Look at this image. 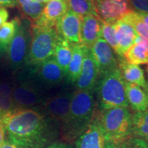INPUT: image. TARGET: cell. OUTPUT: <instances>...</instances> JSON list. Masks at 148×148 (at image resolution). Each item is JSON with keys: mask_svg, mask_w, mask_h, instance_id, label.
Returning <instances> with one entry per match:
<instances>
[{"mask_svg": "<svg viewBox=\"0 0 148 148\" xmlns=\"http://www.w3.org/2000/svg\"><path fill=\"white\" fill-rule=\"evenodd\" d=\"M96 107L93 91H73L69 115L60 127V137L64 142L71 144L85 132L95 118Z\"/></svg>", "mask_w": 148, "mask_h": 148, "instance_id": "2", "label": "cell"}, {"mask_svg": "<svg viewBox=\"0 0 148 148\" xmlns=\"http://www.w3.org/2000/svg\"><path fill=\"white\" fill-rule=\"evenodd\" d=\"M71 44L58 36L56 44L53 58L63 70L66 76L69 64L72 58Z\"/></svg>", "mask_w": 148, "mask_h": 148, "instance_id": "21", "label": "cell"}, {"mask_svg": "<svg viewBox=\"0 0 148 148\" xmlns=\"http://www.w3.org/2000/svg\"><path fill=\"white\" fill-rule=\"evenodd\" d=\"M5 130L3 127V123L1 122V120L0 119V147L2 145L5 140Z\"/></svg>", "mask_w": 148, "mask_h": 148, "instance_id": "36", "label": "cell"}, {"mask_svg": "<svg viewBox=\"0 0 148 148\" xmlns=\"http://www.w3.org/2000/svg\"><path fill=\"white\" fill-rule=\"evenodd\" d=\"M123 56L128 63L135 65L148 64V50L140 43H134L131 46Z\"/></svg>", "mask_w": 148, "mask_h": 148, "instance_id": "25", "label": "cell"}, {"mask_svg": "<svg viewBox=\"0 0 148 148\" xmlns=\"http://www.w3.org/2000/svg\"><path fill=\"white\" fill-rule=\"evenodd\" d=\"M73 94V91L67 90L47 98L37 109L58 123L61 127L69 115Z\"/></svg>", "mask_w": 148, "mask_h": 148, "instance_id": "9", "label": "cell"}, {"mask_svg": "<svg viewBox=\"0 0 148 148\" xmlns=\"http://www.w3.org/2000/svg\"><path fill=\"white\" fill-rule=\"evenodd\" d=\"M127 100L129 106L135 112L148 110L147 97L144 89L136 84L125 82Z\"/></svg>", "mask_w": 148, "mask_h": 148, "instance_id": "18", "label": "cell"}, {"mask_svg": "<svg viewBox=\"0 0 148 148\" xmlns=\"http://www.w3.org/2000/svg\"><path fill=\"white\" fill-rule=\"evenodd\" d=\"M114 28L118 45L116 54L123 57L127 49L134 45L138 35L131 25L121 19L114 23Z\"/></svg>", "mask_w": 148, "mask_h": 148, "instance_id": "17", "label": "cell"}, {"mask_svg": "<svg viewBox=\"0 0 148 148\" xmlns=\"http://www.w3.org/2000/svg\"><path fill=\"white\" fill-rule=\"evenodd\" d=\"M29 68L30 76L28 77L40 88H51L60 84L66 78L63 70L57 64L53 56Z\"/></svg>", "mask_w": 148, "mask_h": 148, "instance_id": "8", "label": "cell"}, {"mask_svg": "<svg viewBox=\"0 0 148 148\" xmlns=\"http://www.w3.org/2000/svg\"><path fill=\"white\" fill-rule=\"evenodd\" d=\"M138 15H139V16L140 18H141V19L143 20V21L145 22V23H146V25H147L148 26V14H143V13H138Z\"/></svg>", "mask_w": 148, "mask_h": 148, "instance_id": "37", "label": "cell"}, {"mask_svg": "<svg viewBox=\"0 0 148 148\" xmlns=\"http://www.w3.org/2000/svg\"><path fill=\"white\" fill-rule=\"evenodd\" d=\"M90 49L97 64L99 77L119 66L114 51L102 37L98 38Z\"/></svg>", "mask_w": 148, "mask_h": 148, "instance_id": "10", "label": "cell"}, {"mask_svg": "<svg viewBox=\"0 0 148 148\" xmlns=\"http://www.w3.org/2000/svg\"><path fill=\"white\" fill-rule=\"evenodd\" d=\"M95 90L97 95L98 110L129 107L125 82L119 66L99 77Z\"/></svg>", "mask_w": 148, "mask_h": 148, "instance_id": "4", "label": "cell"}, {"mask_svg": "<svg viewBox=\"0 0 148 148\" xmlns=\"http://www.w3.org/2000/svg\"><path fill=\"white\" fill-rule=\"evenodd\" d=\"M106 141L95 118L75 141V148H105Z\"/></svg>", "mask_w": 148, "mask_h": 148, "instance_id": "16", "label": "cell"}, {"mask_svg": "<svg viewBox=\"0 0 148 148\" xmlns=\"http://www.w3.org/2000/svg\"><path fill=\"white\" fill-rule=\"evenodd\" d=\"M16 6L21 11L23 17L27 18L32 23L39 18L45 5V3L34 0H16Z\"/></svg>", "mask_w": 148, "mask_h": 148, "instance_id": "23", "label": "cell"}, {"mask_svg": "<svg viewBox=\"0 0 148 148\" xmlns=\"http://www.w3.org/2000/svg\"><path fill=\"white\" fill-rule=\"evenodd\" d=\"M101 37V19L98 15L88 14L81 19V42L90 48Z\"/></svg>", "mask_w": 148, "mask_h": 148, "instance_id": "15", "label": "cell"}, {"mask_svg": "<svg viewBox=\"0 0 148 148\" xmlns=\"http://www.w3.org/2000/svg\"><path fill=\"white\" fill-rule=\"evenodd\" d=\"M146 72H147V76H148V65H147V68H146Z\"/></svg>", "mask_w": 148, "mask_h": 148, "instance_id": "42", "label": "cell"}, {"mask_svg": "<svg viewBox=\"0 0 148 148\" xmlns=\"http://www.w3.org/2000/svg\"><path fill=\"white\" fill-rule=\"evenodd\" d=\"M94 5L99 18L110 23L121 20L132 10L129 0H95Z\"/></svg>", "mask_w": 148, "mask_h": 148, "instance_id": "11", "label": "cell"}, {"mask_svg": "<svg viewBox=\"0 0 148 148\" xmlns=\"http://www.w3.org/2000/svg\"><path fill=\"white\" fill-rule=\"evenodd\" d=\"M20 20L21 18L16 16L10 21H6L0 27V46L2 47L5 53L16 34Z\"/></svg>", "mask_w": 148, "mask_h": 148, "instance_id": "26", "label": "cell"}, {"mask_svg": "<svg viewBox=\"0 0 148 148\" xmlns=\"http://www.w3.org/2000/svg\"><path fill=\"white\" fill-rule=\"evenodd\" d=\"M8 17L9 13L8 10L4 8H0V27L8 21Z\"/></svg>", "mask_w": 148, "mask_h": 148, "instance_id": "33", "label": "cell"}, {"mask_svg": "<svg viewBox=\"0 0 148 148\" xmlns=\"http://www.w3.org/2000/svg\"><path fill=\"white\" fill-rule=\"evenodd\" d=\"M132 27L138 36L148 40V26L138 15V12L131 10L121 18Z\"/></svg>", "mask_w": 148, "mask_h": 148, "instance_id": "28", "label": "cell"}, {"mask_svg": "<svg viewBox=\"0 0 148 148\" xmlns=\"http://www.w3.org/2000/svg\"><path fill=\"white\" fill-rule=\"evenodd\" d=\"M144 90H145L146 92V95H147V104H148V82H147V84H146V86L144 88Z\"/></svg>", "mask_w": 148, "mask_h": 148, "instance_id": "39", "label": "cell"}, {"mask_svg": "<svg viewBox=\"0 0 148 148\" xmlns=\"http://www.w3.org/2000/svg\"><path fill=\"white\" fill-rule=\"evenodd\" d=\"M34 1H38V2H40V3H47V1H49V0H34Z\"/></svg>", "mask_w": 148, "mask_h": 148, "instance_id": "40", "label": "cell"}, {"mask_svg": "<svg viewBox=\"0 0 148 148\" xmlns=\"http://www.w3.org/2000/svg\"><path fill=\"white\" fill-rule=\"evenodd\" d=\"M101 37L110 46L114 53H117L118 45L114 23H110L101 20Z\"/></svg>", "mask_w": 148, "mask_h": 148, "instance_id": "29", "label": "cell"}, {"mask_svg": "<svg viewBox=\"0 0 148 148\" xmlns=\"http://www.w3.org/2000/svg\"><path fill=\"white\" fill-rule=\"evenodd\" d=\"M32 34V22L22 16L20 23L5 53L10 69L17 71L25 65Z\"/></svg>", "mask_w": 148, "mask_h": 148, "instance_id": "6", "label": "cell"}, {"mask_svg": "<svg viewBox=\"0 0 148 148\" xmlns=\"http://www.w3.org/2000/svg\"><path fill=\"white\" fill-rule=\"evenodd\" d=\"M94 1H95V0H91V1H92V2L93 3H94Z\"/></svg>", "mask_w": 148, "mask_h": 148, "instance_id": "44", "label": "cell"}, {"mask_svg": "<svg viewBox=\"0 0 148 148\" xmlns=\"http://www.w3.org/2000/svg\"><path fill=\"white\" fill-rule=\"evenodd\" d=\"M0 148H23L21 147V146L16 145V144L14 143L13 142L9 140L8 138L7 139H5L2 145H1Z\"/></svg>", "mask_w": 148, "mask_h": 148, "instance_id": "35", "label": "cell"}, {"mask_svg": "<svg viewBox=\"0 0 148 148\" xmlns=\"http://www.w3.org/2000/svg\"><path fill=\"white\" fill-rule=\"evenodd\" d=\"M105 148H119V146H118V145H114V144L106 143V147H105Z\"/></svg>", "mask_w": 148, "mask_h": 148, "instance_id": "38", "label": "cell"}, {"mask_svg": "<svg viewBox=\"0 0 148 148\" xmlns=\"http://www.w3.org/2000/svg\"><path fill=\"white\" fill-rule=\"evenodd\" d=\"M44 148H74L73 145L70 143H63V142H59L56 141L55 143H51L50 145L46 146Z\"/></svg>", "mask_w": 148, "mask_h": 148, "instance_id": "32", "label": "cell"}, {"mask_svg": "<svg viewBox=\"0 0 148 148\" xmlns=\"http://www.w3.org/2000/svg\"><path fill=\"white\" fill-rule=\"evenodd\" d=\"M129 4L134 12L148 14V0H129Z\"/></svg>", "mask_w": 148, "mask_h": 148, "instance_id": "31", "label": "cell"}, {"mask_svg": "<svg viewBox=\"0 0 148 148\" xmlns=\"http://www.w3.org/2000/svg\"><path fill=\"white\" fill-rule=\"evenodd\" d=\"M81 19L80 16L68 10L59 20L56 27L58 36L71 44L82 43Z\"/></svg>", "mask_w": 148, "mask_h": 148, "instance_id": "13", "label": "cell"}, {"mask_svg": "<svg viewBox=\"0 0 148 148\" xmlns=\"http://www.w3.org/2000/svg\"><path fill=\"white\" fill-rule=\"evenodd\" d=\"M3 53H5V51H3V49H2V47H1V46H0V58H1V56H2V55H3Z\"/></svg>", "mask_w": 148, "mask_h": 148, "instance_id": "41", "label": "cell"}, {"mask_svg": "<svg viewBox=\"0 0 148 148\" xmlns=\"http://www.w3.org/2000/svg\"><path fill=\"white\" fill-rule=\"evenodd\" d=\"M12 88L13 83L10 81L6 79L0 80V119L14 109Z\"/></svg>", "mask_w": 148, "mask_h": 148, "instance_id": "22", "label": "cell"}, {"mask_svg": "<svg viewBox=\"0 0 148 148\" xmlns=\"http://www.w3.org/2000/svg\"><path fill=\"white\" fill-rule=\"evenodd\" d=\"M12 99L14 108L37 109L47 98L42 88L27 76H22L13 83Z\"/></svg>", "mask_w": 148, "mask_h": 148, "instance_id": "7", "label": "cell"}, {"mask_svg": "<svg viewBox=\"0 0 148 148\" xmlns=\"http://www.w3.org/2000/svg\"><path fill=\"white\" fill-rule=\"evenodd\" d=\"M147 145H148V138H147Z\"/></svg>", "mask_w": 148, "mask_h": 148, "instance_id": "45", "label": "cell"}, {"mask_svg": "<svg viewBox=\"0 0 148 148\" xmlns=\"http://www.w3.org/2000/svg\"><path fill=\"white\" fill-rule=\"evenodd\" d=\"M69 10L82 18L88 14L98 15L91 0H66Z\"/></svg>", "mask_w": 148, "mask_h": 148, "instance_id": "27", "label": "cell"}, {"mask_svg": "<svg viewBox=\"0 0 148 148\" xmlns=\"http://www.w3.org/2000/svg\"><path fill=\"white\" fill-rule=\"evenodd\" d=\"M132 137L148 138V110L135 112L132 114Z\"/></svg>", "mask_w": 148, "mask_h": 148, "instance_id": "24", "label": "cell"}, {"mask_svg": "<svg viewBox=\"0 0 148 148\" xmlns=\"http://www.w3.org/2000/svg\"><path fill=\"white\" fill-rule=\"evenodd\" d=\"M98 78L99 71L95 59L92 56L90 49L84 45L82 70L75 84L76 89L93 91Z\"/></svg>", "mask_w": 148, "mask_h": 148, "instance_id": "12", "label": "cell"}, {"mask_svg": "<svg viewBox=\"0 0 148 148\" xmlns=\"http://www.w3.org/2000/svg\"><path fill=\"white\" fill-rule=\"evenodd\" d=\"M54 27H40L32 24L29 48L25 66H34L51 58L58 39Z\"/></svg>", "mask_w": 148, "mask_h": 148, "instance_id": "5", "label": "cell"}, {"mask_svg": "<svg viewBox=\"0 0 148 148\" xmlns=\"http://www.w3.org/2000/svg\"><path fill=\"white\" fill-rule=\"evenodd\" d=\"M58 1H64V2L66 3V0H58Z\"/></svg>", "mask_w": 148, "mask_h": 148, "instance_id": "43", "label": "cell"}, {"mask_svg": "<svg viewBox=\"0 0 148 148\" xmlns=\"http://www.w3.org/2000/svg\"><path fill=\"white\" fill-rule=\"evenodd\" d=\"M118 146L119 148H148L145 139L136 137L129 138Z\"/></svg>", "mask_w": 148, "mask_h": 148, "instance_id": "30", "label": "cell"}, {"mask_svg": "<svg viewBox=\"0 0 148 148\" xmlns=\"http://www.w3.org/2000/svg\"><path fill=\"white\" fill-rule=\"evenodd\" d=\"M69 10L66 2L58 0H49L45 3L41 14L33 25L40 27L56 28L59 20Z\"/></svg>", "mask_w": 148, "mask_h": 148, "instance_id": "14", "label": "cell"}, {"mask_svg": "<svg viewBox=\"0 0 148 148\" xmlns=\"http://www.w3.org/2000/svg\"><path fill=\"white\" fill-rule=\"evenodd\" d=\"M1 120L8 139L23 148H44L60 136V125L38 109L14 108Z\"/></svg>", "mask_w": 148, "mask_h": 148, "instance_id": "1", "label": "cell"}, {"mask_svg": "<svg viewBox=\"0 0 148 148\" xmlns=\"http://www.w3.org/2000/svg\"><path fill=\"white\" fill-rule=\"evenodd\" d=\"M119 67L125 82L136 84L145 88L147 84L143 70L138 65H135L126 62L125 59H120Z\"/></svg>", "mask_w": 148, "mask_h": 148, "instance_id": "19", "label": "cell"}, {"mask_svg": "<svg viewBox=\"0 0 148 148\" xmlns=\"http://www.w3.org/2000/svg\"><path fill=\"white\" fill-rule=\"evenodd\" d=\"M132 116L128 108L116 107L98 110L95 118L106 143L119 145L132 137Z\"/></svg>", "mask_w": 148, "mask_h": 148, "instance_id": "3", "label": "cell"}, {"mask_svg": "<svg viewBox=\"0 0 148 148\" xmlns=\"http://www.w3.org/2000/svg\"><path fill=\"white\" fill-rule=\"evenodd\" d=\"M16 0H0V8H14L16 6Z\"/></svg>", "mask_w": 148, "mask_h": 148, "instance_id": "34", "label": "cell"}, {"mask_svg": "<svg viewBox=\"0 0 148 148\" xmlns=\"http://www.w3.org/2000/svg\"><path fill=\"white\" fill-rule=\"evenodd\" d=\"M71 48L73 54L68 66L66 78L71 84H75L82 70L84 45L82 43L71 44Z\"/></svg>", "mask_w": 148, "mask_h": 148, "instance_id": "20", "label": "cell"}]
</instances>
